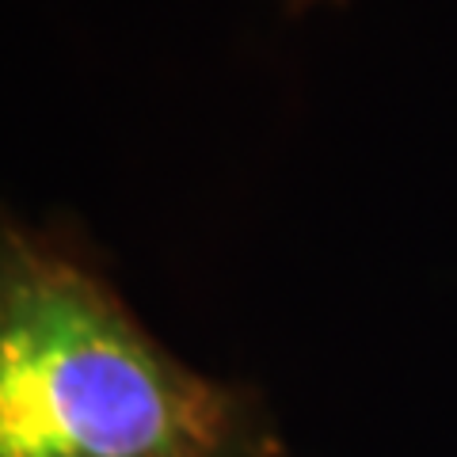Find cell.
<instances>
[{"label": "cell", "mask_w": 457, "mask_h": 457, "mask_svg": "<svg viewBox=\"0 0 457 457\" xmlns=\"http://www.w3.org/2000/svg\"><path fill=\"white\" fill-rule=\"evenodd\" d=\"M267 393L183 362L77 228L0 198V457H286Z\"/></svg>", "instance_id": "6da1fadb"}, {"label": "cell", "mask_w": 457, "mask_h": 457, "mask_svg": "<svg viewBox=\"0 0 457 457\" xmlns=\"http://www.w3.org/2000/svg\"><path fill=\"white\" fill-rule=\"evenodd\" d=\"M328 4H343V0H282V12L294 20H302L312 8H328Z\"/></svg>", "instance_id": "7a4b0ae2"}]
</instances>
